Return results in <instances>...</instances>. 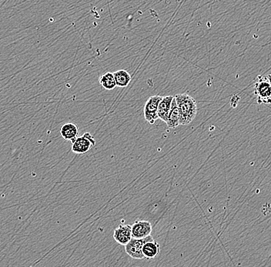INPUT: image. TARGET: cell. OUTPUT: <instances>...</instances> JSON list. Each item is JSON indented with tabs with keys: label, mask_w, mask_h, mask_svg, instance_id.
Returning <instances> with one entry per match:
<instances>
[{
	"label": "cell",
	"mask_w": 271,
	"mask_h": 267,
	"mask_svg": "<svg viewBox=\"0 0 271 267\" xmlns=\"http://www.w3.org/2000/svg\"><path fill=\"white\" fill-rule=\"evenodd\" d=\"M175 99L181 114V125L192 122L198 114V104L195 99L187 94L177 95Z\"/></svg>",
	"instance_id": "obj_1"
},
{
	"label": "cell",
	"mask_w": 271,
	"mask_h": 267,
	"mask_svg": "<svg viewBox=\"0 0 271 267\" xmlns=\"http://www.w3.org/2000/svg\"><path fill=\"white\" fill-rule=\"evenodd\" d=\"M254 95L258 104H271V84L268 76L257 77L254 84Z\"/></svg>",
	"instance_id": "obj_2"
},
{
	"label": "cell",
	"mask_w": 271,
	"mask_h": 267,
	"mask_svg": "<svg viewBox=\"0 0 271 267\" xmlns=\"http://www.w3.org/2000/svg\"><path fill=\"white\" fill-rule=\"evenodd\" d=\"M72 153L78 154H87L89 151L94 148L96 141L90 132L83 134V135L78 137L72 141Z\"/></svg>",
	"instance_id": "obj_3"
},
{
	"label": "cell",
	"mask_w": 271,
	"mask_h": 267,
	"mask_svg": "<svg viewBox=\"0 0 271 267\" xmlns=\"http://www.w3.org/2000/svg\"><path fill=\"white\" fill-rule=\"evenodd\" d=\"M153 240V236H147L144 239H133L125 246V251L127 253L128 256L136 259V260H144L145 259L143 254V247L145 245V243L149 241Z\"/></svg>",
	"instance_id": "obj_4"
},
{
	"label": "cell",
	"mask_w": 271,
	"mask_h": 267,
	"mask_svg": "<svg viewBox=\"0 0 271 267\" xmlns=\"http://www.w3.org/2000/svg\"><path fill=\"white\" fill-rule=\"evenodd\" d=\"M163 96H151L146 100L144 106V114L145 120L150 124H155L159 118L158 108Z\"/></svg>",
	"instance_id": "obj_5"
},
{
	"label": "cell",
	"mask_w": 271,
	"mask_h": 267,
	"mask_svg": "<svg viewBox=\"0 0 271 267\" xmlns=\"http://www.w3.org/2000/svg\"><path fill=\"white\" fill-rule=\"evenodd\" d=\"M113 238L115 241L120 245L125 247L132 239V226L130 225H120L113 232Z\"/></svg>",
	"instance_id": "obj_6"
},
{
	"label": "cell",
	"mask_w": 271,
	"mask_h": 267,
	"mask_svg": "<svg viewBox=\"0 0 271 267\" xmlns=\"http://www.w3.org/2000/svg\"><path fill=\"white\" fill-rule=\"evenodd\" d=\"M152 228L151 223L146 220H137L132 225L133 238L144 239L150 236Z\"/></svg>",
	"instance_id": "obj_7"
},
{
	"label": "cell",
	"mask_w": 271,
	"mask_h": 267,
	"mask_svg": "<svg viewBox=\"0 0 271 267\" xmlns=\"http://www.w3.org/2000/svg\"><path fill=\"white\" fill-rule=\"evenodd\" d=\"M79 128L74 123H66L60 128V135L65 141H72L76 140L79 137Z\"/></svg>",
	"instance_id": "obj_8"
},
{
	"label": "cell",
	"mask_w": 271,
	"mask_h": 267,
	"mask_svg": "<svg viewBox=\"0 0 271 267\" xmlns=\"http://www.w3.org/2000/svg\"><path fill=\"white\" fill-rule=\"evenodd\" d=\"M174 98V96H163L162 100H161L160 105H159V118L162 120L163 121H164L165 123L167 121L168 116L170 114Z\"/></svg>",
	"instance_id": "obj_9"
},
{
	"label": "cell",
	"mask_w": 271,
	"mask_h": 267,
	"mask_svg": "<svg viewBox=\"0 0 271 267\" xmlns=\"http://www.w3.org/2000/svg\"><path fill=\"white\" fill-rule=\"evenodd\" d=\"M166 124L169 128H176L181 124V114H180L179 108L176 101L175 96L172 103L171 109L168 116Z\"/></svg>",
	"instance_id": "obj_10"
},
{
	"label": "cell",
	"mask_w": 271,
	"mask_h": 267,
	"mask_svg": "<svg viewBox=\"0 0 271 267\" xmlns=\"http://www.w3.org/2000/svg\"><path fill=\"white\" fill-rule=\"evenodd\" d=\"M160 250V244L153 239L152 241L145 243V245L143 247V254L145 259H153L158 256Z\"/></svg>",
	"instance_id": "obj_11"
},
{
	"label": "cell",
	"mask_w": 271,
	"mask_h": 267,
	"mask_svg": "<svg viewBox=\"0 0 271 267\" xmlns=\"http://www.w3.org/2000/svg\"><path fill=\"white\" fill-rule=\"evenodd\" d=\"M99 81L100 85L107 91H112L117 87L113 73H105L99 78Z\"/></svg>",
	"instance_id": "obj_12"
},
{
	"label": "cell",
	"mask_w": 271,
	"mask_h": 267,
	"mask_svg": "<svg viewBox=\"0 0 271 267\" xmlns=\"http://www.w3.org/2000/svg\"><path fill=\"white\" fill-rule=\"evenodd\" d=\"M116 85L119 87H127L129 82L131 81V75L125 70H119L113 73Z\"/></svg>",
	"instance_id": "obj_13"
},
{
	"label": "cell",
	"mask_w": 271,
	"mask_h": 267,
	"mask_svg": "<svg viewBox=\"0 0 271 267\" xmlns=\"http://www.w3.org/2000/svg\"><path fill=\"white\" fill-rule=\"evenodd\" d=\"M268 78H269L270 82H271V75H268Z\"/></svg>",
	"instance_id": "obj_14"
}]
</instances>
